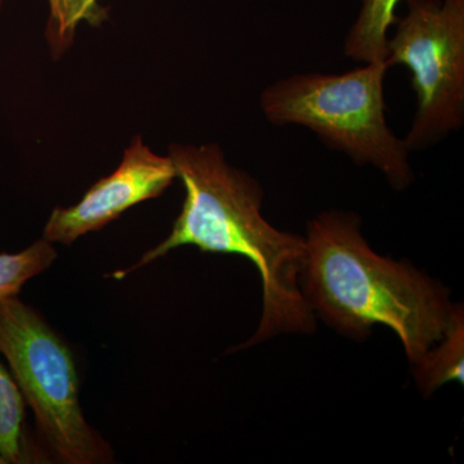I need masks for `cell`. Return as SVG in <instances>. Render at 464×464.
Here are the masks:
<instances>
[{
  "mask_svg": "<svg viewBox=\"0 0 464 464\" xmlns=\"http://www.w3.org/2000/svg\"><path fill=\"white\" fill-rule=\"evenodd\" d=\"M174 179L176 168L169 155L159 157L143 145L141 137H134L114 173L94 183L75 206L52 212L43 239L70 246L111 224L130 208L160 197Z\"/></svg>",
  "mask_w": 464,
  "mask_h": 464,
  "instance_id": "obj_6",
  "label": "cell"
},
{
  "mask_svg": "<svg viewBox=\"0 0 464 464\" xmlns=\"http://www.w3.org/2000/svg\"><path fill=\"white\" fill-rule=\"evenodd\" d=\"M415 382L424 396L431 395L449 382L464 380V314L462 304H457L453 319L444 337L430 348L413 365Z\"/></svg>",
  "mask_w": 464,
  "mask_h": 464,
  "instance_id": "obj_8",
  "label": "cell"
},
{
  "mask_svg": "<svg viewBox=\"0 0 464 464\" xmlns=\"http://www.w3.org/2000/svg\"><path fill=\"white\" fill-rule=\"evenodd\" d=\"M56 258V250L45 239L20 253H0V301L18 297L23 286L47 270Z\"/></svg>",
  "mask_w": 464,
  "mask_h": 464,
  "instance_id": "obj_11",
  "label": "cell"
},
{
  "mask_svg": "<svg viewBox=\"0 0 464 464\" xmlns=\"http://www.w3.org/2000/svg\"><path fill=\"white\" fill-rule=\"evenodd\" d=\"M169 157L186 191L172 232L146 252L139 264L112 276H127L185 246H197L203 253L240 256L257 268L264 308L257 331L237 350L285 333L315 331L316 317L299 285L304 237L268 224L262 215L264 188L257 179L230 166L215 143L172 145Z\"/></svg>",
  "mask_w": 464,
  "mask_h": 464,
  "instance_id": "obj_1",
  "label": "cell"
},
{
  "mask_svg": "<svg viewBox=\"0 0 464 464\" xmlns=\"http://www.w3.org/2000/svg\"><path fill=\"white\" fill-rule=\"evenodd\" d=\"M387 39L389 67L405 66L417 97L404 137L409 151L432 148L464 123V0H406Z\"/></svg>",
  "mask_w": 464,
  "mask_h": 464,
  "instance_id": "obj_5",
  "label": "cell"
},
{
  "mask_svg": "<svg viewBox=\"0 0 464 464\" xmlns=\"http://www.w3.org/2000/svg\"><path fill=\"white\" fill-rule=\"evenodd\" d=\"M0 353L60 462H111V448L82 411L72 350L38 311L18 297L0 301Z\"/></svg>",
  "mask_w": 464,
  "mask_h": 464,
  "instance_id": "obj_4",
  "label": "cell"
},
{
  "mask_svg": "<svg viewBox=\"0 0 464 464\" xmlns=\"http://www.w3.org/2000/svg\"><path fill=\"white\" fill-rule=\"evenodd\" d=\"M50 20L45 38L50 43L52 56L58 58L74 43L79 24L100 26L108 20V8L99 0H48Z\"/></svg>",
  "mask_w": 464,
  "mask_h": 464,
  "instance_id": "obj_10",
  "label": "cell"
},
{
  "mask_svg": "<svg viewBox=\"0 0 464 464\" xmlns=\"http://www.w3.org/2000/svg\"><path fill=\"white\" fill-rule=\"evenodd\" d=\"M384 61L343 74H295L267 85L261 110L275 127L299 125L359 166H373L395 190L414 181L404 140L387 124Z\"/></svg>",
  "mask_w": 464,
  "mask_h": 464,
  "instance_id": "obj_3",
  "label": "cell"
},
{
  "mask_svg": "<svg viewBox=\"0 0 464 464\" xmlns=\"http://www.w3.org/2000/svg\"><path fill=\"white\" fill-rule=\"evenodd\" d=\"M26 400L14 375L0 362V463L43 462L41 450L27 436Z\"/></svg>",
  "mask_w": 464,
  "mask_h": 464,
  "instance_id": "obj_7",
  "label": "cell"
},
{
  "mask_svg": "<svg viewBox=\"0 0 464 464\" xmlns=\"http://www.w3.org/2000/svg\"><path fill=\"white\" fill-rule=\"evenodd\" d=\"M299 285L316 319L353 340L386 326L413 365L444 337L457 306L429 275L375 253L359 216L342 210L308 222Z\"/></svg>",
  "mask_w": 464,
  "mask_h": 464,
  "instance_id": "obj_2",
  "label": "cell"
},
{
  "mask_svg": "<svg viewBox=\"0 0 464 464\" xmlns=\"http://www.w3.org/2000/svg\"><path fill=\"white\" fill-rule=\"evenodd\" d=\"M0 8H2V0H0Z\"/></svg>",
  "mask_w": 464,
  "mask_h": 464,
  "instance_id": "obj_12",
  "label": "cell"
},
{
  "mask_svg": "<svg viewBox=\"0 0 464 464\" xmlns=\"http://www.w3.org/2000/svg\"><path fill=\"white\" fill-rule=\"evenodd\" d=\"M400 0H362L355 23L344 41L346 57L356 63L384 61L389 32L396 20Z\"/></svg>",
  "mask_w": 464,
  "mask_h": 464,
  "instance_id": "obj_9",
  "label": "cell"
}]
</instances>
